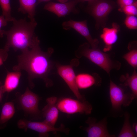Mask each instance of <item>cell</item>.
I'll return each instance as SVG.
<instances>
[{
	"label": "cell",
	"mask_w": 137,
	"mask_h": 137,
	"mask_svg": "<svg viewBox=\"0 0 137 137\" xmlns=\"http://www.w3.org/2000/svg\"><path fill=\"white\" fill-rule=\"evenodd\" d=\"M40 41L36 36L31 48L22 51L18 56V64L14 66V71L24 70L28 73L29 87L33 88L35 85L33 80L40 78L44 81L46 87L53 85L52 81L48 78L53 65L50 57L53 52L52 48L48 49L46 52L41 49Z\"/></svg>",
	"instance_id": "1"
},
{
	"label": "cell",
	"mask_w": 137,
	"mask_h": 137,
	"mask_svg": "<svg viewBox=\"0 0 137 137\" xmlns=\"http://www.w3.org/2000/svg\"><path fill=\"white\" fill-rule=\"evenodd\" d=\"M13 26L5 31L7 41L4 48L8 52L11 48L16 52L30 48L36 36L34 31L37 23L36 21L27 22L25 18L12 22Z\"/></svg>",
	"instance_id": "2"
},
{
	"label": "cell",
	"mask_w": 137,
	"mask_h": 137,
	"mask_svg": "<svg viewBox=\"0 0 137 137\" xmlns=\"http://www.w3.org/2000/svg\"><path fill=\"white\" fill-rule=\"evenodd\" d=\"M76 57L80 58L85 57L109 74L112 69L119 70L121 63L112 60L109 55L101 51L99 48H90V45L85 43L80 46L75 53Z\"/></svg>",
	"instance_id": "3"
},
{
	"label": "cell",
	"mask_w": 137,
	"mask_h": 137,
	"mask_svg": "<svg viewBox=\"0 0 137 137\" xmlns=\"http://www.w3.org/2000/svg\"><path fill=\"white\" fill-rule=\"evenodd\" d=\"M18 107L25 113L36 119L41 117V112L38 108L39 98L27 87L24 93L15 94Z\"/></svg>",
	"instance_id": "4"
},
{
	"label": "cell",
	"mask_w": 137,
	"mask_h": 137,
	"mask_svg": "<svg viewBox=\"0 0 137 137\" xmlns=\"http://www.w3.org/2000/svg\"><path fill=\"white\" fill-rule=\"evenodd\" d=\"M116 6V3L111 0H97L88 5L89 13L95 20L96 29L100 26L105 27L108 15Z\"/></svg>",
	"instance_id": "5"
},
{
	"label": "cell",
	"mask_w": 137,
	"mask_h": 137,
	"mask_svg": "<svg viewBox=\"0 0 137 137\" xmlns=\"http://www.w3.org/2000/svg\"><path fill=\"white\" fill-rule=\"evenodd\" d=\"M57 105L59 111L68 114L76 113L90 114L92 107L85 100H82L68 97H63L58 100Z\"/></svg>",
	"instance_id": "6"
},
{
	"label": "cell",
	"mask_w": 137,
	"mask_h": 137,
	"mask_svg": "<svg viewBox=\"0 0 137 137\" xmlns=\"http://www.w3.org/2000/svg\"><path fill=\"white\" fill-rule=\"evenodd\" d=\"M17 126L19 128L24 129L25 131L28 129L35 131L39 133L40 137L48 136V133L50 132L55 133L60 132L68 134L69 131L68 128H65L62 124L58 127H56L44 121L32 122L26 119H21L18 121Z\"/></svg>",
	"instance_id": "7"
},
{
	"label": "cell",
	"mask_w": 137,
	"mask_h": 137,
	"mask_svg": "<svg viewBox=\"0 0 137 137\" xmlns=\"http://www.w3.org/2000/svg\"><path fill=\"white\" fill-rule=\"evenodd\" d=\"M109 93L112 108L119 109L122 106H129L135 98L132 94L126 92L121 87L110 80Z\"/></svg>",
	"instance_id": "8"
},
{
	"label": "cell",
	"mask_w": 137,
	"mask_h": 137,
	"mask_svg": "<svg viewBox=\"0 0 137 137\" xmlns=\"http://www.w3.org/2000/svg\"><path fill=\"white\" fill-rule=\"evenodd\" d=\"M57 73L63 79L71 91L78 99L84 100L85 98L80 93L76 82V75L73 68L71 64L57 65Z\"/></svg>",
	"instance_id": "9"
},
{
	"label": "cell",
	"mask_w": 137,
	"mask_h": 137,
	"mask_svg": "<svg viewBox=\"0 0 137 137\" xmlns=\"http://www.w3.org/2000/svg\"><path fill=\"white\" fill-rule=\"evenodd\" d=\"M88 126L80 127L81 129L86 131L88 137H114V135H111L107 128V118L105 117L97 122L96 119L92 117H89L85 121Z\"/></svg>",
	"instance_id": "10"
},
{
	"label": "cell",
	"mask_w": 137,
	"mask_h": 137,
	"mask_svg": "<svg viewBox=\"0 0 137 137\" xmlns=\"http://www.w3.org/2000/svg\"><path fill=\"white\" fill-rule=\"evenodd\" d=\"M63 28L67 30L73 28L83 36L87 40L92 48H98L99 41L92 37L88 28L86 20L76 21L70 20L63 23Z\"/></svg>",
	"instance_id": "11"
},
{
	"label": "cell",
	"mask_w": 137,
	"mask_h": 137,
	"mask_svg": "<svg viewBox=\"0 0 137 137\" xmlns=\"http://www.w3.org/2000/svg\"><path fill=\"white\" fill-rule=\"evenodd\" d=\"M78 3L77 0H73L65 3L50 2L45 4L44 9L60 17L65 16L71 12H77L75 6Z\"/></svg>",
	"instance_id": "12"
},
{
	"label": "cell",
	"mask_w": 137,
	"mask_h": 137,
	"mask_svg": "<svg viewBox=\"0 0 137 137\" xmlns=\"http://www.w3.org/2000/svg\"><path fill=\"white\" fill-rule=\"evenodd\" d=\"M57 100L55 96L47 98V104L42 111V115L44 118V121L53 126H55L59 116V110L57 105Z\"/></svg>",
	"instance_id": "13"
},
{
	"label": "cell",
	"mask_w": 137,
	"mask_h": 137,
	"mask_svg": "<svg viewBox=\"0 0 137 137\" xmlns=\"http://www.w3.org/2000/svg\"><path fill=\"white\" fill-rule=\"evenodd\" d=\"M112 27L109 28L104 27L102 33L100 37L106 45L104 51L106 52L110 50L112 46L117 41L118 39V33L119 29V26L116 23H113L112 24Z\"/></svg>",
	"instance_id": "14"
},
{
	"label": "cell",
	"mask_w": 137,
	"mask_h": 137,
	"mask_svg": "<svg viewBox=\"0 0 137 137\" xmlns=\"http://www.w3.org/2000/svg\"><path fill=\"white\" fill-rule=\"evenodd\" d=\"M98 76L86 73H81L76 75V82L79 89H85L93 85H99L101 80Z\"/></svg>",
	"instance_id": "15"
},
{
	"label": "cell",
	"mask_w": 137,
	"mask_h": 137,
	"mask_svg": "<svg viewBox=\"0 0 137 137\" xmlns=\"http://www.w3.org/2000/svg\"><path fill=\"white\" fill-rule=\"evenodd\" d=\"M21 75V71L10 72L7 71L4 83L3 84L4 93L10 92L17 88Z\"/></svg>",
	"instance_id": "16"
},
{
	"label": "cell",
	"mask_w": 137,
	"mask_h": 137,
	"mask_svg": "<svg viewBox=\"0 0 137 137\" xmlns=\"http://www.w3.org/2000/svg\"><path fill=\"white\" fill-rule=\"evenodd\" d=\"M19 1L20 6L18 11L24 14H27L30 21H35L36 8L37 5V0H19Z\"/></svg>",
	"instance_id": "17"
},
{
	"label": "cell",
	"mask_w": 137,
	"mask_h": 137,
	"mask_svg": "<svg viewBox=\"0 0 137 137\" xmlns=\"http://www.w3.org/2000/svg\"><path fill=\"white\" fill-rule=\"evenodd\" d=\"M15 113L14 104L11 102H6L3 105L0 116V129L4 128L7 122Z\"/></svg>",
	"instance_id": "18"
},
{
	"label": "cell",
	"mask_w": 137,
	"mask_h": 137,
	"mask_svg": "<svg viewBox=\"0 0 137 137\" xmlns=\"http://www.w3.org/2000/svg\"><path fill=\"white\" fill-rule=\"evenodd\" d=\"M120 80L124 82L125 85L128 86L130 89L135 98L137 97V73L134 69L132 74L130 76L127 74L122 76Z\"/></svg>",
	"instance_id": "19"
},
{
	"label": "cell",
	"mask_w": 137,
	"mask_h": 137,
	"mask_svg": "<svg viewBox=\"0 0 137 137\" xmlns=\"http://www.w3.org/2000/svg\"><path fill=\"white\" fill-rule=\"evenodd\" d=\"M124 121L118 137H136L137 134L134 132L130 122V114L127 112L124 114Z\"/></svg>",
	"instance_id": "20"
},
{
	"label": "cell",
	"mask_w": 137,
	"mask_h": 137,
	"mask_svg": "<svg viewBox=\"0 0 137 137\" xmlns=\"http://www.w3.org/2000/svg\"><path fill=\"white\" fill-rule=\"evenodd\" d=\"M0 5L2 10V15L7 22H12L15 18L11 16L10 0H0Z\"/></svg>",
	"instance_id": "21"
},
{
	"label": "cell",
	"mask_w": 137,
	"mask_h": 137,
	"mask_svg": "<svg viewBox=\"0 0 137 137\" xmlns=\"http://www.w3.org/2000/svg\"><path fill=\"white\" fill-rule=\"evenodd\" d=\"M123 58L134 69L137 67V50L132 49L124 55Z\"/></svg>",
	"instance_id": "22"
},
{
	"label": "cell",
	"mask_w": 137,
	"mask_h": 137,
	"mask_svg": "<svg viewBox=\"0 0 137 137\" xmlns=\"http://www.w3.org/2000/svg\"><path fill=\"white\" fill-rule=\"evenodd\" d=\"M120 11L123 12L127 15H134L137 14V2L131 5L119 8Z\"/></svg>",
	"instance_id": "23"
},
{
	"label": "cell",
	"mask_w": 137,
	"mask_h": 137,
	"mask_svg": "<svg viewBox=\"0 0 137 137\" xmlns=\"http://www.w3.org/2000/svg\"><path fill=\"white\" fill-rule=\"evenodd\" d=\"M126 27L130 29H136L137 18L134 15H127L125 21Z\"/></svg>",
	"instance_id": "24"
},
{
	"label": "cell",
	"mask_w": 137,
	"mask_h": 137,
	"mask_svg": "<svg viewBox=\"0 0 137 137\" xmlns=\"http://www.w3.org/2000/svg\"><path fill=\"white\" fill-rule=\"evenodd\" d=\"M137 2L136 0H117V3L119 8L131 5Z\"/></svg>",
	"instance_id": "25"
},
{
	"label": "cell",
	"mask_w": 137,
	"mask_h": 137,
	"mask_svg": "<svg viewBox=\"0 0 137 137\" xmlns=\"http://www.w3.org/2000/svg\"><path fill=\"white\" fill-rule=\"evenodd\" d=\"M7 22L4 15H2L0 16V38L3 37L5 32V30H2V28L6 26Z\"/></svg>",
	"instance_id": "26"
},
{
	"label": "cell",
	"mask_w": 137,
	"mask_h": 137,
	"mask_svg": "<svg viewBox=\"0 0 137 137\" xmlns=\"http://www.w3.org/2000/svg\"><path fill=\"white\" fill-rule=\"evenodd\" d=\"M8 52L4 48H0V66L7 59L8 56Z\"/></svg>",
	"instance_id": "27"
},
{
	"label": "cell",
	"mask_w": 137,
	"mask_h": 137,
	"mask_svg": "<svg viewBox=\"0 0 137 137\" xmlns=\"http://www.w3.org/2000/svg\"><path fill=\"white\" fill-rule=\"evenodd\" d=\"M4 92L3 89V84L0 81V103L2 102V99Z\"/></svg>",
	"instance_id": "28"
},
{
	"label": "cell",
	"mask_w": 137,
	"mask_h": 137,
	"mask_svg": "<svg viewBox=\"0 0 137 137\" xmlns=\"http://www.w3.org/2000/svg\"><path fill=\"white\" fill-rule=\"evenodd\" d=\"M97 0H77L78 2H88V5H89L93 3Z\"/></svg>",
	"instance_id": "29"
},
{
	"label": "cell",
	"mask_w": 137,
	"mask_h": 137,
	"mask_svg": "<svg viewBox=\"0 0 137 137\" xmlns=\"http://www.w3.org/2000/svg\"><path fill=\"white\" fill-rule=\"evenodd\" d=\"M132 128L134 132L137 134V124L136 123H134L133 125Z\"/></svg>",
	"instance_id": "30"
},
{
	"label": "cell",
	"mask_w": 137,
	"mask_h": 137,
	"mask_svg": "<svg viewBox=\"0 0 137 137\" xmlns=\"http://www.w3.org/2000/svg\"><path fill=\"white\" fill-rule=\"evenodd\" d=\"M37 4H38L41 2H47L49 1L50 0H37Z\"/></svg>",
	"instance_id": "31"
},
{
	"label": "cell",
	"mask_w": 137,
	"mask_h": 137,
	"mask_svg": "<svg viewBox=\"0 0 137 137\" xmlns=\"http://www.w3.org/2000/svg\"><path fill=\"white\" fill-rule=\"evenodd\" d=\"M60 3H65L67 2L68 0H57Z\"/></svg>",
	"instance_id": "32"
}]
</instances>
